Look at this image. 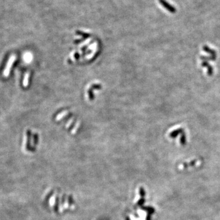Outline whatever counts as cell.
Returning <instances> with one entry per match:
<instances>
[{
  "mask_svg": "<svg viewBox=\"0 0 220 220\" xmlns=\"http://www.w3.org/2000/svg\"><path fill=\"white\" fill-rule=\"evenodd\" d=\"M16 59H17V57H16V56H15V55L11 56L10 57V58L9 59L8 61H7V63L6 64V66L5 69H4V70L3 71V76H5V77H7V76L9 75L10 70H11V68H12V67L13 63H14L15 61H16Z\"/></svg>",
  "mask_w": 220,
  "mask_h": 220,
  "instance_id": "1",
  "label": "cell"
},
{
  "mask_svg": "<svg viewBox=\"0 0 220 220\" xmlns=\"http://www.w3.org/2000/svg\"><path fill=\"white\" fill-rule=\"evenodd\" d=\"M159 2L162 5L165 7V9H166L168 11H169L171 13H174L176 12V10L172 6H171L169 3H168L167 1H166L165 0H159Z\"/></svg>",
  "mask_w": 220,
  "mask_h": 220,
  "instance_id": "2",
  "label": "cell"
},
{
  "mask_svg": "<svg viewBox=\"0 0 220 220\" xmlns=\"http://www.w3.org/2000/svg\"><path fill=\"white\" fill-rule=\"evenodd\" d=\"M29 76H30V73H29V72H27V73H26V74H25V77H24L23 82V86H25V87H27V86H28V84H29Z\"/></svg>",
  "mask_w": 220,
  "mask_h": 220,
  "instance_id": "3",
  "label": "cell"
}]
</instances>
